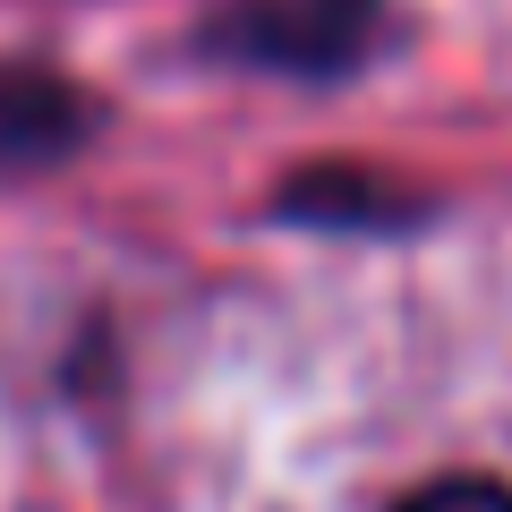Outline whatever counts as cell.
<instances>
[{
  "label": "cell",
  "mask_w": 512,
  "mask_h": 512,
  "mask_svg": "<svg viewBox=\"0 0 512 512\" xmlns=\"http://www.w3.org/2000/svg\"><path fill=\"white\" fill-rule=\"evenodd\" d=\"M402 512H512V495L487 478H444V487H419Z\"/></svg>",
  "instance_id": "3"
},
{
  "label": "cell",
  "mask_w": 512,
  "mask_h": 512,
  "mask_svg": "<svg viewBox=\"0 0 512 512\" xmlns=\"http://www.w3.org/2000/svg\"><path fill=\"white\" fill-rule=\"evenodd\" d=\"M94 128V103L52 69H0V171H43L77 154Z\"/></svg>",
  "instance_id": "2"
},
{
  "label": "cell",
  "mask_w": 512,
  "mask_h": 512,
  "mask_svg": "<svg viewBox=\"0 0 512 512\" xmlns=\"http://www.w3.org/2000/svg\"><path fill=\"white\" fill-rule=\"evenodd\" d=\"M376 35V0H239L231 18L205 26V52L248 69H350Z\"/></svg>",
  "instance_id": "1"
}]
</instances>
